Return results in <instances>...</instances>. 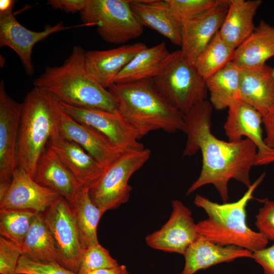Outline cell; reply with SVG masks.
Listing matches in <instances>:
<instances>
[{"label":"cell","mask_w":274,"mask_h":274,"mask_svg":"<svg viewBox=\"0 0 274 274\" xmlns=\"http://www.w3.org/2000/svg\"><path fill=\"white\" fill-rule=\"evenodd\" d=\"M241 69L232 61L206 80L212 107L222 110L241 99Z\"/></svg>","instance_id":"cell-27"},{"label":"cell","mask_w":274,"mask_h":274,"mask_svg":"<svg viewBox=\"0 0 274 274\" xmlns=\"http://www.w3.org/2000/svg\"><path fill=\"white\" fill-rule=\"evenodd\" d=\"M172 211L167 222L148 234L146 243L151 248L184 255L199 235L191 211L181 201L172 202Z\"/></svg>","instance_id":"cell-12"},{"label":"cell","mask_w":274,"mask_h":274,"mask_svg":"<svg viewBox=\"0 0 274 274\" xmlns=\"http://www.w3.org/2000/svg\"><path fill=\"white\" fill-rule=\"evenodd\" d=\"M146 47L145 44L138 42L107 50L86 51L87 71L97 83L108 89L114 84L116 77L122 69Z\"/></svg>","instance_id":"cell-18"},{"label":"cell","mask_w":274,"mask_h":274,"mask_svg":"<svg viewBox=\"0 0 274 274\" xmlns=\"http://www.w3.org/2000/svg\"><path fill=\"white\" fill-rule=\"evenodd\" d=\"M17 274H78L58 263H41L32 261L23 256L19 258Z\"/></svg>","instance_id":"cell-35"},{"label":"cell","mask_w":274,"mask_h":274,"mask_svg":"<svg viewBox=\"0 0 274 274\" xmlns=\"http://www.w3.org/2000/svg\"><path fill=\"white\" fill-rule=\"evenodd\" d=\"M72 207L82 249L85 250L99 244L97 228L105 213L92 201L88 188H82Z\"/></svg>","instance_id":"cell-29"},{"label":"cell","mask_w":274,"mask_h":274,"mask_svg":"<svg viewBox=\"0 0 274 274\" xmlns=\"http://www.w3.org/2000/svg\"><path fill=\"white\" fill-rule=\"evenodd\" d=\"M63 111L77 121L98 130L123 152L142 150L143 145L138 131L118 110L111 112L83 108L61 103Z\"/></svg>","instance_id":"cell-10"},{"label":"cell","mask_w":274,"mask_h":274,"mask_svg":"<svg viewBox=\"0 0 274 274\" xmlns=\"http://www.w3.org/2000/svg\"><path fill=\"white\" fill-rule=\"evenodd\" d=\"M234 51L222 39L218 32L197 57L194 66L206 81L232 61Z\"/></svg>","instance_id":"cell-30"},{"label":"cell","mask_w":274,"mask_h":274,"mask_svg":"<svg viewBox=\"0 0 274 274\" xmlns=\"http://www.w3.org/2000/svg\"><path fill=\"white\" fill-rule=\"evenodd\" d=\"M38 213L25 210H0V236L21 246Z\"/></svg>","instance_id":"cell-31"},{"label":"cell","mask_w":274,"mask_h":274,"mask_svg":"<svg viewBox=\"0 0 274 274\" xmlns=\"http://www.w3.org/2000/svg\"><path fill=\"white\" fill-rule=\"evenodd\" d=\"M21 256L20 246L0 236L1 274H17L16 268Z\"/></svg>","instance_id":"cell-34"},{"label":"cell","mask_w":274,"mask_h":274,"mask_svg":"<svg viewBox=\"0 0 274 274\" xmlns=\"http://www.w3.org/2000/svg\"><path fill=\"white\" fill-rule=\"evenodd\" d=\"M265 176L263 173L238 200L218 203L197 194L194 203L202 209L208 218L196 223L198 233L221 246H235L252 252L266 247L268 240L247 225L246 207Z\"/></svg>","instance_id":"cell-4"},{"label":"cell","mask_w":274,"mask_h":274,"mask_svg":"<svg viewBox=\"0 0 274 274\" xmlns=\"http://www.w3.org/2000/svg\"><path fill=\"white\" fill-rule=\"evenodd\" d=\"M22 103L7 93L0 83V199L8 190L17 167V145Z\"/></svg>","instance_id":"cell-11"},{"label":"cell","mask_w":274,"mask_h":274,"mask_svg":"<svg viewBox=\"0 0 274 274\" xmlns=\"http://www.w3.org/2000/svg\"><path fill=\"white\" fill-rule=\"evenodd\" d=\"M228 109L224 129L229 141L237 142L242 140V136H246L257 147L255 165L273 162L274 149L265 144L262 136V115L242 99L232 104Z\"/></svg>","instance_id":"cell-13"},{"label":"cell","mask_w":274,"mask_h":274,"mask_svg":"<svg viewBox=\"0 0 274 274\" xmlns=\"http://www.w3.org/2000/svg\"><path fill=\"white\" fill-rule=\"evenodd\" d=\"M33 179L40 185L57 192L71 206L84 187L48 146L38 160Z\"/></svg>","instance_id":"cell-20"},{"label":"cell","mask_w":274,"mask_h":274,"mask_svg":"<svg viewBox=\"0 0 274 274\" xmlns=\"http://www.w3.org/2000/svg\"><path fill=\"white\" fill-rule=\"evenodd\" d=\"M272 73H273V77H274V67L272 68Z\"/></svg>","instance_id":"cell-42"},{"label":"cell","mask_w":274,"mask_h":274,"mask_svg":"<svg viewBox=\"0 0 274 274\" xmlns=\"http://www.w3.org/2000/svg\"><path fill=\"white\" fill-rule=\"evenodd\" d=\"M57 129L62 137L80 146L104 168L123 153L102 133L77 121L63 110L58 120Z\"/></svg>","instance_id":"cell-17"},{"label":"cell","mask_w":274,"mask_h":274,"mask_svg":"<svg viewBox=\"0 0 274 274\" xmlns=\"http://www.w3.org/2000/svg\"><path fill=\"white\" fill-rule=\"evenodd\" d=\"M229 0L202 14L182 21L181 52L193 65L219 31L226 16Z\"/></svg>","instance_id":"cell-15"},{"label":"cell","mask_w":274,"mask_h":274,"mask_svg":"<svg viewBox=\"0 0 274 274\" xmlns=\"http://www.w3.org/2000/svg\"><path fill=\"white\" fill-rule=\"evenodd\" d=\"M212 106L207 100L198 104L184 114L183 131L187 141L183 156L200 151L202 167L198 178L187 190L189 195L206 185H213L222 201L227 202L228 182L234 179L248 188L251 183L250 173L255 165L257 149L250 140L237 142L217 139L211 131Z\"/></svg>","instance_id":"cell-1"},{"label":"cell","mask_w":274,"mask_h":274,"mask_svg":"<svg viewBox=\"0 0 274 274\" xmlns=\"http://www.w3.org/2000/svg\"><path fill=\"white\" fill-rule=\"evenodd\" d=\"M151 154L148 148L123 152L105 167L88 188L93 203L105 213L127 202L131 191L129 179L149 160Z\"/></svg>","instance_id":"cell-7"},{"label":"cell","mask_w":274,"mask_h":274,"mask_svg":"<svg viewBox=\"0 0 274 274\" xmlns=\"http://www.w3.org/2000/svg\"><path fill=\"white\" fill-rule=\"evenodd\" d=\"M183 256L185 264L180 274H195L200 270L237 258L252 259L253 252L235 246L216 244L199 234Z\"/></svg>","instance_id":"cell-21"},{"label":"cell","mask_w":274,"mask_h":274,"mask_svg":"<svg viewBox=\"0 0 274 274\" xmlns=\"http://www.w3.org/2000/svg\"><path fill=\"white\" fill-rule=\"evenodd\" d=\"M131 10L139 23L149 27L177 46L181 44V20L166 0H129Z\"/></svg>","instance_id":"cell-22"},{"label":"cell","mask_w":274,"mask_h":274,"mask_svg":"<svg viewBox=\"0 0 274 274\" xmlns=\"http://www.w3.org/2000/svg\"><path fill=\"white\" fill-rule=\"evenodd\" d=\"M84 274H129V272L125 265H119L112 267L98 269Z\"/></svg>","instance_id":"cell-40"},{"label":"cell","mask_w":274,"mask_h":274,"mask_svg":"<svg viewBox=\"0 0 274 274\" xmlns=\"http://www.w3.org/2000/svg\"><path fill=\"white\" fill-rule=\"evenodd\" d=\"M62 111L61 103L55 96L35 86L22 102L17 145V167L25 170L32 178Z\"/></svg>","instance_id":"cell-5"},{"label":"cell","mask_w":274,"mask_h":274,"mask_svg":"<svg viewBox=\"0 0 274 274\" xmlns=\"http://www.w3.org/2000/svg\"><path fill=\"white\" fill-rule=\"evenodd\" d=\"M262 123L266 133L264 143L268 147L274 149V110L262 117Z\"/></svg>","instance_id":"cell-39"},{"label":"cell","mask_w":274,"mask_h":274,"mask_svg":"<svg viewBox=\"0 0 274 274\" xmlns=\"http://www.w3.org/2000/svg\"><path fill=\"white\" fill-rule=\"evenodd\" d=\"M87 0H49L48 4L54 9L67 13H80L84 9Z\"/></svg>","instance_id":"cell-38"},{"label":"cell","mask_w":274,"mask_h":274,"mask_svg":"<svg viewBox=\"0 0 274 274\" xmlns=\"http://www.w3.org/2000/svg\"><path fill=\"white\" fill-rule=\"evenodd\" d=\"M227 0H166L175 14L181 20L202 14Z\"/></svg>","instance_id":"cell-33"},{"label":"cell","mask_w":274,"mask_h":274,"mask_svg":"<svg viewBox=\"0 0 274 274\" xmlns=\"http://www.w3.org/2000/svg\"><path fill=\"white\" fill-rule=\"evenodd\" d=\"M42 213L52 236L59 264L78 273L83 250L72 206L60 196Z\"/></svg>","instance_id":"cell-9"},{"label":"cell","mask_w":274,"mask_h":274,"mask_svg":"<svg viewBox=\"0 0 274 274\" xmlns=\"http://www.w3.org/2000/svg\"><path fill=\"white\" fill-rule=\"evenodd\" d=\"M60 195L37 183L24 169L17 167L11 185L0 199V210H25L43 212Z\"/></svg>","instance_id":"cell-16"},{"label":"cell","mask_w":274,"mask_h":274,"mask_svg":"<svg viewBox=\"0 0 274 274\" xmlns=\"http://www.w3.org/2000/svg\"><path fill=\"white\" fill-rule=\"evenodd\" d=\"M152 79L158 92L184 114L206 100V81L180 50L170 52L161 70Z\"/></svg>","instance_id":"cell-6"},{"label":"cell","mask_w":274,"mask_h":274,"mask_svg":"<svg viewBox=\"0 0 274 274\" xmlns=\"http://www.w3.org/2000/svg\"><path fill=\"white\" fill-rule=\"evenodd\" d=\"M117 261L99 244L83 250L78 274L118 266Z\"/></svg>","instance_id":"cell-32"},{"label":"cell","mask_w":274,"mask_h":274,"mask_svg":"<svg viewBox=\"0 0 274 274\" xmlns=\"http://www.w3.org/2000/svg\"><path fill=\"white\" fill-rule=\"evenodd\" d=\"M84 187L89 188L100 177L104 168L76 143L62 137L57 126L47 144Z\"/></svg>","instance_id":"cell-19"},{"label":"cell","mask_w":274,"mask_h":274,"mask_svg":"<svg viewBox=\"0 0 274 274\" xmlns=\"http://www.w3.org/2000/svg\"><path fill=\"white\" fill-rule=\"evenodd\" d=\"M170 52L164 42L140 51L122 69L114 84L126 83L154 78L162 68Z\"/></svg>","instance_id":"cell-26"},{"label":"cell","mask_w":274,"mask_h":274,"mask_svg":"<svg viewBox=\"0 0 274 274\" xmlns=\"http://www.w3.org/2000/svg\"><path fill=\"white\" fill-rule=\"evenodd\" d=\"M86 52L74 46L71 54L59 66H47L33 82L35 87L53 94L69 106L114 112L118 110L113 95L88 74Z\"/></svg>","instance_id":"cell-2"},{"label":"cell","mask_w":274,"mask_h":274,"mask_svg":"<svg viewBox=\"0 0 274 274\" xmlns=\"http://www.w3.org/2000/svg\"><path fill=\"white\" fill-rule=\"evenodd\" d=\"M81 26L89 25L82 23L66 26L60 22L54 25H46L42 31H33L21 25L12 14L0 19V47L6 46L13 50L19 57L26 73L32 76L35 71L31 57L34 46L54 33Z\"/></svg>","instance_id":"cell-14"},{"label":"cell","mask_w":274,"mask_h":274,"mask_svg":"<svg viewBox=\"0 0 274 274\" xmlns=\"http://www.w3.org/2000/svg\"><path fill=\"white\" fill-rule=\"evenodd\" d=\"M21 248L22 256L32 261L59 264L54 243L42 212L36 216Z\"/></svg>","instance_id":"cell-28"},{"label":"cell","mask_w":274,"mask_h":274,"mask_svg":"<svg viewBox=\"0 0 274 274\" xmlns=\"http://www.w3.org/2000/svg\"><path fill=\"white\" fill-rule=\"evenodd\" d=\"M255 218L258 232L268 240L274 241V201L264 200Z\"/></svg>","instance_id":"cell-36"},{"label":"cell","mask_w":274,"mask_h":274,"mask_svg":"<svg viewBox=\"0 0 274 274\" xmlns=\"http://www.w3.org/2000/svg\"><path fill=\"white\" fill-rule=\"evenodd\" d=\"M241 99L262 116L274 110V77L272 68L266 64L243 70L241 73Z\"/></svg>","instance_id":"cell-23"},{"label":"cell","mask_w":274,"mask_h":274,"mask_svg":"<svg viewBox=\"0 0 274 274\" xmlns=\"http://www.w3.org/2000/svg\"><path fill=\"white\" fill-rule=\"evenodd\" d=\"M15 1L1 0L0 1V19L12 14Z\"/></svg>","instance_id":"cell-41"},{"label":"cell","mask_w":274,"mask_h":274,"mask_svg":"<svg viewBox=\"0 0 274 274\" xmlns=\"http://www.w3.org/2000/svg\"><path fill=\"white\" fill-rule=\"evenodd\" d=\"M261 0H229L226 16L218 33L229 46L235 49L255 28L254 18Z\"/></svg>","instance_id":"cell-24"},{"label":"cell","mask_w":274,"mask_h":274,"mask_svg":"<svg viewBox=\"0 0 274 274\" xmlns=\"http://www.w3.org/2000/svg\"><path fill=\"white\" fill-rule=\"evenodd\" d=\"M263 270L264 274H274V244L253 252V257Z\"/></svg>","instance_id":"cell-37"},{"label":"cell","mask_w":274,"mask_h":274,"mask_svg":"<svg viewBox=\"0 0 274 274\" xmlns=\"http://www.w3.org/2000/svg\"><path fill=\"white\" fill-rule=\"evenodd\" d=\"M80 16L83 23L96 26L99 37L109 44L125 43L143 31L129 0H87Z\"/></svg>","instance_id":"cell-8"},{"label":"cell","mask_w":274,"mask_h":274,"mask_svg":"<svg viewBox=\"0 0 274 274\" xmlns=\"http://www.w3.org/2000/svg\"><path fill=\"white\" fill-rule=\"evenodd\" d=\"M118 110L142 138L151 131L183 130L184 114L157 90L152 79L114 84L109 89Z\"/></svg>","instance_id":"cell-3"},{"label":"cell","mask_w":274,"mask_h":274,"mask_svg":"<svg viewBox=\"0 0 274 274\" xmlns=\"http://www.w3.org/2000/svg\"><path fill=\"white\" fill-rule=\"evenodd\" d=\"M274 56V27L261 20L234 51L232 62L239 68L261 67Z\"/></svg>","instance_id":"cell-25"}]
</instances>
